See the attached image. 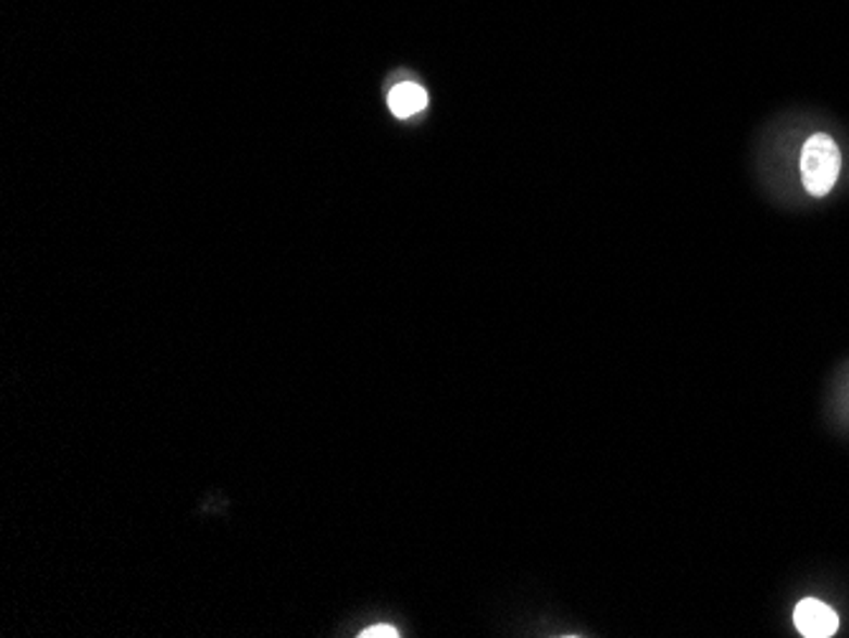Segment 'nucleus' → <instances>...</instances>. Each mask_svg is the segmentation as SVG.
<instances>
[{
    "instance_id": "1",
    "label": "nucleus",
    "mask_w": 849,
    "mask_h": 638,
    "mask_svg": "<svg viewBox=\"0 0 849 638\" xmlns=\"http://www.w3.org/2000/svg\"><path fill=\"white\" fill-rule=\"evenodd\" d=\"M841 153L829 135L816 133L801 150V178L811 197H826L837 184Z\"/></svg>"
},
{
    "instance_id": "4",
    "label": "nucleus",
    "mask_w": 849,
    "mask_h": 638,
    "mask_svg": "<svg viewBox=\"0 0 849 638\" xmlns=\"http://www.w3.org/2000/svg\"><path fill=\"white\" fill-rule=\"evenodd\" d=\"M359 636H362V638H397V636H400V634H397V628H392V626H372V628H366V630H362V634H359Z\"/></svg>"
},
{
    "instance_id": "3",
    "label": "nucleus",
    "mask_w": 849,
    "mask_h": 638,
    "mask_svg": "<svg viewBox=\"0 0 849 638\" xmlns=\"http://www.w3.org/2000/svg\"><path fill=\"white\" fill-rule=\"evenodd\" d=\"M387 102H389V110H392L395 117L408 120L427 108V92L423 89V85H415V82H402V85L392 87Z\"/></svg>"
},
{
    "instance_id": "2",
    "label": "nucleus",
    "mask_w": 849,
    "mask_h": 638,
    "mask_svg": "<svg viewBox=\"0 0 849 638\" xmlns=\"http://www.w3.org/2000/svg\"><path fill=\"white\" fill-rule=\"evenodd\" d=\"M794 623L801 636L807 638H829L837 634L839 618L829 605L816 598H803L794 611Z\"/></svg>"
}]
</instances>
